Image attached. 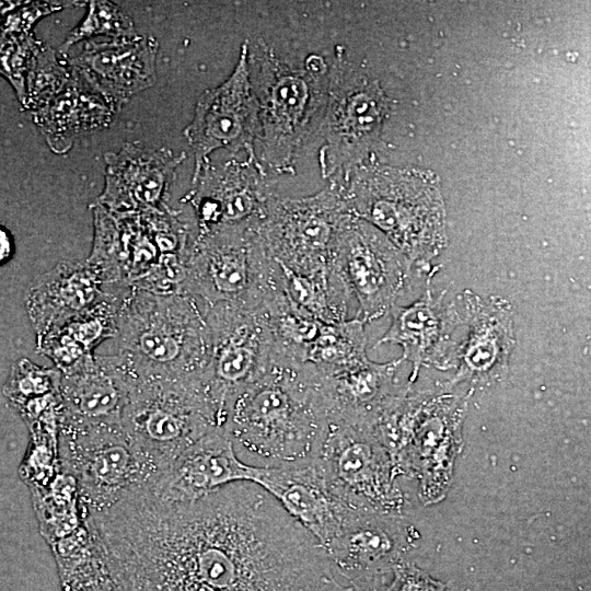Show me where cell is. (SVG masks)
I'll use <instances>...</instances> for the list:
<instances>
[{"mask_svg": "<svg viewBox=\"0 0 591 591\" xmlns=\"http://www.w3.org/2000/svg\"><path fill=\"white\" fill-rule=\"evenodd\" d=\"M43 47V42L33 33L0 42V76L11 84L23 106L26 100L27 76Z\"/></svg>", "mask_w": 591, "mask_h": 591, "instance_id": "obj_27", "label": "cell"}, {"mask_svg": "<svg viewBox=\"0 0 591 591\" xmlns=\"http://www.w3.org/2000/svg\"><path fill=\"white\" fill-rule=\"evenodd\" d=\"M257 466L243 462L222 428L190 445L148 490L161 499L188 501L228 484L254 482Z\"/></svg>", "mask_w": 591, "mask_h": 591, "instance_id": "obj_18", "label": "cell"}, {"mask_svg": "<svg viewBox=\"0 0 591 591\" xmlns=\"http://www.w3.org/2000/svg\"><path fill=\"white\" fill-rule=\"evenodd\" d=\"M277 382L242 392L225 413L223 430L236 455L255 466H297L311 463L326 436L324 403L297 396Z\"/></svg>", "mask_w": 591, "mask_h": 591, "instance_id": "obj_3", "label": "cell"}, {"mask_svg": "<svg viewBox=\"0 0 591 591\" xmlns=\"http://www.w3.org/2000/svg\"><path fill=\"white\" fill-rule=\"evenodd\" d=\"M387 578L370 579L351 582L354 591H392Z\"/></svg>", "mask_w": 591, "mask_h": 591, "instance_id": "obj_35", "label": "cell"}, {"mask_svg": "<svg viewBox=\"0 0 591 591\" xmlns=\"http://www.w3.org/2000/svg\"><path fill=\"white\" fill-rule=\"evenodd\" d=\"M22 2H23V1H18V2H12V1L0 2V15L5 14L7 12L12 11V10L15 9L18 5H20Z\"/></svg>", "mask_w": 591, "mask_h": 591, "instance_id": "obj_36", "label": "cell"}, {"mask_svg": "<svg viewBox=\"0 0 591 591\" xmlns=\"http://www.w3.org/2000/svg\"><path fill=\"white\" fill-rule=\"evenodd\" d=\"M58 452L62 473L76 482L84 517L154 484L121 422L59 425Z\"/></svg>", "mask_w": 591, "mask_h": 591, "instance_id": "obj_6", "label": "cell"}, {"mask_svg": "<svg viewBox=\"0 0 591 591\" xmlns=\"http://www.w3.org/2000/svg\"><path fill=\"white\" fill-rule=\"evenodd\" d=\"M121 425L154 484L190 445L221 428L219 407L201 378L135 383Z\"/></svg>", "mask_w": 591, "mask_h": 591, "instance_id": "obj_4", "label": "cell"}, {"mask_svg": "<svg viewBox=\"0 0 591 591\" xmlns=\"http://www.w3.org/2000/svg\"><path fill=\"white\" fill-rule=\"evenodd\" d=\"M84 19L72 28L57 49L61 55L77 44L99 37H134L132 19L116 3L111 1H89Z\"/></svg>", "mask_w": 591, "mask_h": 591, "instance_id": "obj_24", "label": "cell"}, {"mask_svg": "<svg viewBox=\"0 0 591 591\" xmlns=\"http://www.w3.org/2000/svg\"><path fill=\"white\" fill-rule=\"evenodd\" d=\"M408 392L389 403L373 430L389 451L397 474L418 476L424 503H434L450 486L453 463L462 448L468 394L449 389Z\"/></svg>", "mask_w": 591, "mask_h": 591, "instance_id": "obj_2", "label": "cell"}, {"mask_svg": "<svg viewBox=\"0 0 591 591\" xmlns=\"http://www.w3.org/2000/svg\"><path fill=\"white\" fill-rule=\"evenodd\" d=\"M127 290H113L91 310L36 339V352L50 359L61 373L95 354L102 343L115 337L119 304Z\"/></svg>", "mask_w": 591, "mask_h": 591, "instance_id": "obj_23", "label": "cell"}, {"mask_svg": "<svg viewBox=\"0 0 591 591\" xmlns=\"http://www.w3.org/2000/svg\"><path fill=\"white\" fill-rule=\"evenodd\" d=\"M383 109L382 94L374 83L336 68L324 121L325 144L318 154L323 175H332L370 146Z\"/></svg>", "mask_w": 591, "mask_h": 591, "instance_id": "obj_14", "label": "cell"}, {"mask_svg": "<svg viewBox=\"0 0 591 591\" xmlns=\"http://www.w3.org/2000/svg\"><path fill=\"white\" fill-rule=\"evenodd\" d=\"M73 69L66 57L51 47H44L37 54L26 80L25 109H37L71 80Z\"/></svg>", "mask_w": 591, "mask_h": 591, "instance_id": "obj_25", "label": "cell"}, {"mask_svg": "<svg viewBox=\"0 0 591 591\" xmlns=\"http://www.w3.org/2000/svg\"><path fill=\"white\" fill-rule=\"evenodd\" d=\"M116 112L117 109L73 69L68 84L32 114L51 151L62 154L68 152L80 137L108 127Z\"/></svg>", "mask_w": 591, "mask_h": 591, "instance_id": "obj_22", "label": "cell"}, {"mask_svg": "<svg viewBox=\"0 0 591 591\" xmlns=\"http://www.w3.org/2000/svg\"><path fill=\"white\" fill-rule=\"evenodd\" d=\"M82 2L36 1L22 2L15 9L0 15V42L33 33V26L46 15Z\"/></svg>", "mask_w": 591, "mask_h": 591, "instance_id": "obj_28", "label": "cell"}, {"mask_svg": "<svg viewBox=\"0 0 591 591\" xmlns=\"http://www.w3.org/2000/svg\"><path fill=\"white\" fill-rule=\"evenodd\" d=\"M431 278L426 280L421 297L410 305L391 308L392 323L375 344L402 347L399 359L412 363L408 386L417 379L421 367L442 371L454 368L461 329L460 310L455 299L444 300L447 290L433 294Z\"/></svg>", "mask_w": 591, "mask_h": 591, "instance_id": "obj_12", "label": "cell"}, {"mask_svg": "<svg viewBox=\"0 0 591 591\" xmlns=\"http://www.w3.org/2000/svg\"><path fill=\"white\" fill-rule=\"evenodd\" d=\"M159 45L154 37H99L81 42L63 56L117 111L155 82Z\"/></svg>", "mask_w": 591, "mask_h": 591, "instance_id": "obj_13", "label": "cell"}, {"mask_svg": "<svg viewBox=\"0 0 591 591\" xmlns=\"http://www.w3.org/2000/svg\"><path fill=\"white\" fill-rule=\"evenodd\" d=\"M258 103V141L264 162L274 170L288 171L321 103L325 63L310 56L303 69L286 66L258 44L253 53Z\"/></svg>", "mask_w": 591, "mask_h": 591, "instance_id": "obj_7", "label": "cell"}, {"mask_svg": "<svg viewBox=\"0 0 591 591\" xmlns=\"http://www.w3.org/2000/svg\"><path fill=\"white\" fill-rule=\"evenodd\" d=\"M296 237L304 246L322 250L327 246L332 236V225L314 212L301 213L294 222Z\"/></svg>", "mask_w": 591, "mask_h": 591, "instance_id": "obj_32", "label": "cell"}, {"mask_svg": "<svg viewBox=\"0 0 591 591\" xmlns=\"http://www.w3.org/2000/svg\"><path fill=\"white\" fill-rule=\"evenodd\" d=\"M312 462L332 494L350 511L398 515L403 503L395 484L398 474L373 428L328 421Z\"/></svg>", "mask_w": 591, "mask_h": 591, "instance_id": "obj_8", "label": "cell"}, {"mask_svg": "<svg viewBox=\"0 0 591 591\" xmlns=\"http://www.w3.org/2000/svg\"><path fill=\"white\" fill-rule=\"evenodd\" d=\"M281 266L285 270L286 276L288 277L289 285L294 298L303 304L310 303L313 298V290L310 282L304 278L296 276L293 273L289 271L283 265Z\"/></svg>", "mask_w": 591, "mask_h": 591, "instance_id": "obj_33", "label": "cell"}, {"mask_svg": "<svg viewBox=\"0 0 591 591\" xmlns=\"http://www.w3.org/2000/svg\"><path fill=\"white\" fill-rule=\"evenodd\" d=\"M357 210L389 235L418 274L433 275L430 266L445 245L443 208L438 192L406 181L372 179L361 185Z\"/></svg>", "mask_w": 591, "mask_h": 591, "instance_id": "obj_9", "label": "cell"}, {"mask_svg": "<svg viewBox=\"0 0 591 591\" xmlns=\"http://www.w3.org/2000/svg\"><path fill=\"white\" fill-rule=\"evenodd\" d=\"M132 382L117 356L93 354L61 373L59 425L121 422Z\"/></svg>", "mask_w": 591, "mask_h": 591, "instance_id": "obj_17", "label": "cell"}, {"mask_svg": "<svg viewBox=\"0 0 591 591\" xmlns=\"http://www.w3.org/2000/svg\"><path fill=\"white\" fill-rule=\"evenodd\" d=\"M253 354L244 346L225 347L216 366V376L228 384L242 382L250 373Z\"/></svg>", "mask_w": 591, "mask_h": 591, "instance_id": "obj_29", "label": "cell"}, {"mask_svg": "<svg viewBox=\"0 0 591 591\" xmlns=\"http://www.w3.org/2000/svg\"><path fill=\"white\" fill-rule=\"evenodd\" d=\"M344 267L364 318L372 320L394 305L412 264L376 234L357 225L344 235Z\"/></svg>", "mask_w": 591, "mask_h": 591, "instance_id": "obj_21", "label": "cell"}, {"mask_svg": "<svg viewBox=\"0 0 591 591\" xmlns=\"http://www.w3.org/2000/svg\"><path fill=\"white\" fill-rule=\"evenodd\" d=\"M392 591H445V584L414 564L401 561L392 570Z\"/></svg>", "mask_w": 591, "mask_h": 591, "instance_id": "obj_30", "label": "cell"}, {"mask_svg": "<svg viewBox=\"0 0 591 591\" xmlns=\"http://www.w3.org/2000/svg\"><path fill=\"white\" fill-rule=\"evenodd\" d=\"M209 267L217 290L229 293L243 288L246 270L242 259L232 255L219 256L211 259Z\"/></svg>", "mask_w": 591, "mask_h": 591, "instance_id": "obj_31", "label": "cell"}, {"mask_svg": "<svg viewBox=\"0 0 591 591\" xmlns=\"http://www.w3.org/2000/svg\"><path fill=\"white\" fill-rule=\"evenodd\" d=\"M181 302L130 288L121 298L117 332L107 354L118 357L132 382L200 378L193 372L196 333Z\"/></svg>", "mask_w": 591, "mask_h": 591, "instance_id": "obj_5", "label": "cell"}, {"mask_svg": "<svg viewBox=\"0 0 591 591\" xmlns=\"http://www.w3.org/2000/svg\"><path fill=\"white\" fill-rule=\"evenodd\" d=\"M99 520L220 591H350L316 540L251 482L188 501L135 491Z\"/></svg>", "mask_w": 591, "mask_h": 591, "instance_id": "obj_1", "label": "cell"}, {"mask_svg": "<svg viewBox=\"0 0 591 591\" xmlns=\"http://www.w3.org/2000/svg\"><path fill=\"white\" fill-rule=\"evenodd\" d=\"M14 254V240L11 232L0 224V266L8 263Z\"/></svg>", "mask_w": 591, "mask_h": 591, "instance_id": "obj_34", "label": "cell"}, {"mask_svg": "<svg viewBox=\"0 0 591 591\" xmlns=\"http://www.w3.org/2000/svg\"><path fill=\"white\" fill-rule=\"evenodd\" d=\"M455 301L461 314V329L454 358L455 373L445 389L464 385L471 394L507 375L515 346L513 313L505 298H483L472 290H464Z\"/></svg>", "mask_w": 591, "mask_h": 591, "instance_id": "obj_11", "label": "cell"}, {"mask_svg": "<svg viewBox=\"0 0 591 591\" xmlns=\"http://www.w3.org/2000/svg\"><path fill=\"white\" fill-rule=\"evenodd\" d=\"M119 288L108 287L86 260H63L31 283L25 309L36 339L91 310Z\"/></svg>", "mask_w": 591, "mask_h": 591, "instance_id": "obj_20", "label": "cell"}, {"mask_svg": "<svg viewBox=\"0 0 591 591\" xmlns=\"http://www.w3.org/2000/svg\"><path fill=\"white\" fill-rule=\"evenodd\" d=\"M403 532L397 515L354 513L322 549L350 583L387 578L404 560Z\"/></svg>", "mask_w": 591, "mask_h": 591, "instance_id": "obj_16", "label": "cell"}, {"mask_svg": "<svg viewBox=\"0 0 591 591\" xmlns=\"http://www.w3.org/2000/svg\"><path fill=\"white\" fill-rule=\"evenodd\" d=\"M61 372L36 364L27 358L12 363L2 394L13 408L48 394L59 393Z\"/></svg>", "mask_w": 591, "mask_h": 591, "instance_id": "obj_26", "label": "cell"}, {"mask_svg": "<svg viewBox=\"0 0 591 591\" xmlns=\"http://www.w3.org/2000/svg\"><path fill=\"white\" fill-rule=\"evenodd\" d=\"M259 128L258 103L248 70V47L242 45L232 74L219 86L206 90L198 99L192 121L184 135L195 155V178L218 149L244 150L256 157L254 140Z\"/></svg>", "mask_w": 591, "mask_h": 591, "instance_id": "obj_10", "label": "cell"}, {"mask_svg": "<svg viewBox=\"0 0 591 591\" xmlns=\"http://www.w3.org/2000/svg\"><path fill=\"white\" fill-rule=\"evenodd\" d=\"M185 153L151 149L132 141L117 152H106L105 184L96 202L116 212L165 209L164 202Z\"/></svg>", "mask_w": 591, "mask_h": 591, "instance_id": "obj_15", "label": "cell"}, {"mask_svg": "<svg viewBox=\"0 0 591 591\" xmlns=\"http://www.w3.org/2000/svg\"><path fill=\"white\" fill-rule=\"evenodd\" d=\"M253 483L273 496L321 547L355 513L332 494L313 462L297 466H257Z\"/></svg>", "mask_w": 591, "mask_h": 591, "instance_id": "obj_19", "label": "cell"}]
</instances>
